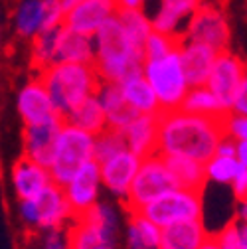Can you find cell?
Instances as JSON below:
<instances>
[{
	"label": "cell",
	"instance_id": "cell-2",
	"mask_svg": "<svg viewBox=\"0 0 247 249\" xmlns=\"http://www.w3.org/2000/svg\"><path fill=\"white\" fill-rule=\"evenodd\" d=\"M95 68L107 83H125L144 73V52L133 46L117 14L95 34Z\"/></svg>",
	"mask_w": 247,
	"mask_h": 249
},
{
	"label": "cell",
	"instance_id": "cell-16",
	"mask_svg": "<svg viewBox=\"0 0 247 249\" xmlns=\"http://www.w3.org/2000/svg\"><path fill=\"white\" fill-rule=\"evenodd\" d=\"M10 180H12V190H14L18 200L38 198L48 186L53 184L50 168L34 162L28 157H22L14 162L12 172H10Z\"/></svg>",
	"mask_w": 247,
	"mask_h": 249
},
{
	"label": "cell",
	"instance_id": "cell-39",
	"mask_svg": "<svg viewBox=\"0 0 247 249\" xmlns=\"http://www.w3.org/2000/svg\"><path fill=\"white\" fill-rule=\"evenodd\" d=\"M237 160H239L243 166H247V141L237 142Z\"/></svg>",
	"mask_w": 247,
	"mask_h": 249
},
{
	"label": "cell",
	"instance_id": "cell-22",
	"mask_svg": "<svg viewBox=\"0 0 247 249\" xmlns=\"http://www.w3.org/2000/svg\"><path fill=\"white\" fill-rule=\"evenodd\" d=\"M162 159L172 170V174L176 176L180 188L204 194V186L208 182V172L204 162L190 157H182V154H166Z\"/></svg>",
	"mask_w": 247,
	"mask_h": 249
},
{
	"label": "cell",
	"instance_id": "cell-35",
	"mask_svg": "<svg viewBox=\"0 0 247 249\" xmlns=\"http://www.w3.org/2000/svg\"><path fill=\"white\" fill-rule=\"evenodd\" d=\"M226 133L233 141H239V142L247 141V115H239L231 111L226 121Z\"/></svg>",
	"mask_w": 247,
	"mask_h": 249
},
{
	"label": "cell",
	"instance_id": "cell-4",
	"mask_svg": "<svg viewBox=\"0 0 247 249\" xmlns=\"http://www.w3.org/2000/svg\"><path fill=\"white\" fill-rule=\"evenodd\" d=\"M95 159V135L81 131L71 123H64L59 131L50 172L61 188L73 178V174L89 160Z\"/></svg>",
	"mask_w": 247,
	"mask_h": 249
},
{
	"label": "cell",
	"instance_id": "cell-13",
	"mask_svg": "<svg viewBox=\"0 0 247 249\" xmlns=\"http://www.w3.org/2000/svg\"><path fill=\"white\" fill-rule=\"evenodd\" d=\"M141 164H142V159L139 154H135L129 148L121 150L119 154H115V157L101 162L103 186L117 198L127 200V196L131 192V186H133V182L141 170Z\"/></svg>",
	"mask_w": 247,
	"mask_h": 249
},
{
	"label": "cell",
	"instance_id": "cell-10",
	"mask_svg": "<svg viewBox=\"0 0 247 249\" xmlns=\"http://www.w3.org/2000/svg\"><path fill=\"white\" fill-rule=\"evenodd\" d=\"M101 186H103L101 162L95 160V159L85 162L73 174V178L64 186L66 198H68V202L71 206V212L75 215V220L99 204Z\"/></svg>",
	"mask_w": 247,
	"mask_h": 249
},
{
	"label": "cell",
	"instance_id": "cell-26",
	"mask_svg": "<svg viewBox=\"0 0 247 249\" xmlns=\"http://www.w3.org/2000/svg\"><path fill=\"white\" fill-rule=\"evenodd\" d=\"M123 87V93H125V99L141 113V115H160V101L154 93L152 85L148 83V79L142 75L131 77L125 83H119Z\"/></svg>",
	"mask_w": 247,
	"mask_h": 249
},
{
	"label": "cell",
	"instance_id": "cell-41",
	"mask_svg": "<svg viewBox=\"0 0 247 249\" xmlns=\"http://www.w3.org/2000/svg\"><path fill=\"white\" fill-rule=\"evenodd\" d=\"M142 4V0H119V10L123 8H139Z\"/></svg>",
	"mask_w": 247,
	"mask_h": 249
},
{
	"label": "cell",
	"instance_id": "cell-3",
	"mask_svg": "<svg viewBox=\"0 0 247 249\" xmlns=\"http://www.w3.org/2000/svg\"><path fill=\"white\" fill-rule=\"evenodd\" d=\"M38 77L46 83L53 107L64 121L85 99L97 95L103 85L97 68L89 64H55Z\"/></svg>",
	"mask_w": 247,
	"mask_h": 249
},
{
	"label": "cell",
	"instance_id": "cell-21",
	"mask_svg": "<svg viewBox=\"0 0 247 249\" xmlns=\"http://www.w3.org/2000/svg\"><path fill=\"white\" fill-rule=\"evenodd\" d=\"M210 233L202 220L178 222L162 228V249H202Z\"/></svg>",
	"mask_w": 247,
	"mask_h": 249
},
{
	"label": "cell",
	"instance_id": "cell-32",
	"mask_svg": "<svg viewBox=\"0 0 247 249\" xmlns=\"http://www.w3.org/2000/svg\"><path fill=\"white\" fill-rule=\"evenodd\" d=\"M239 168H241V162L237 160V157H218V154L206 164L208 180L218 184H231Z\"/></svg>",
	"mask_w": 247,
	"mask_h": 249
},
{
	"label": "cell",
	"instance_id": "cell-27",
	"mask_svg": "<svg viewBox=\"0 0 247 249\" xmlns=\"http://www.w3.org/2000/svg\"><path fill=\"white\" fill-rule=\"evenodd\" d=\"M180 111L200 115V117H210V119H228L231 113L218 101V97L210 91L208 85L190 87L188 95L184 97V101L180 105Z\"/></svg>",
	"mask_w": 247,
	"mask_h": 249
},
{
	"label": "cell",
	"instance_id": "cell-42",
	"mask_svg": "<svg viewBox=\"0 0 247 249\" xmlns=\"http://www.w3.org/2000/svg\"><path fill=\"white\" fill-rule=\"evenodd\" d=\"M160 249H162V247H160Z\"/></svg>",
	"mask_w": 247,
	"mask_h": 249
},
{
	"label": "cell",
	"instance_id": "cell-12",
	"mask_svg": "<svg viewBox=\"0 0 247 249\" xmlns=\"http://www.w3.org/2000/svg\"><path fill=\"white\" fill-rule=\"evenodd\" d=\"M64 117H53L46 123L38 124H24L22 133V146H24V157L32 159L34 162L48 166L52 164L55 142L59 137V131L64 127Z\"/></svg>",
	"mask_w": 247,
	"mask_h": 249
},
{
	"label": "cell",
	"instance_id": "cell-36",
	"mask_svg": "<svg viewBox=\"0 0 247 249\" xmlns=\"http://www.w3.org/2000/svg\"><path fill=\"white\" fill-rule=\"evenodd\" d=\"M125 243H127V249H148V245L144 243L141 231L137 230V226L127 220V235H125Z\"/></svg>",
	"mask_w": 247,
	"mask_h": 249
},
{
	"label": "cell",
	"instance_id": "cell-11",
	"mask_svg": "<svg viewBox=\"0 0 247 249\" xmlns=\"http://www.w3.org/2000/svg\"><path fill=\"white\" fill-rule=\"evenodd\" d=\"M245 77H247L245 61L237 55L224 53V55H218V59H215L213 70L208 79V87L226 109L233 111L237 91Z\"/></svg>",
	"mask_w": 247,
	"mask_h": 249
},
{
	"label": "cell",
	"instance_id": "cell-20",
	"mask_svg": "<svg viewBox=\"0 0 247 249\" xmlns=\"http://www.w3.org/2000/svg\"><path fill=\"white\" fill-rule=\"evenodd\" d=\"M97 95L101 99V105L105 109L107 123H109L111 129H117V131L125 133V129L141 115L125 99V93H123V87L119 83H107V81H103V85H101Z\"/></svg>",
	"mask_w": 247,
	"mask_h": 249
},
{
	"label": "cell",
	"instance_id": "cell-24",
	"mask_svg": "<svg viewBox=\"0 0 247 249\" xmlns=\"http://www.w3.org/2000/svg\"><path fill=\"white\" fill-rule=\"evenodd\" d=\"M160 10L154 16L152 28L157 32L162 34H172V36H184L182 32H178V26L182 18H192L194 12L200 8L202 0H160ZM186 38V36H184Z\"/></svg>",
	"mask_w": 247,
	"mask_h": 249
},
{
	"label": "cell",
	"instance_id": "cell-6",
	"mask_svg": "<svg viewBox=\"0 0 247 249\" xmlns=\"http://www.w3.org/2000/svg\"><path fill=\"white\" fill-rule=\"evenodd\" d=\"M119 217L111 204L99 202L71 224V249H115Z\"/></svg>",
	"mask_w": 247,
	"mask_h": 249
},
{
	"label": "cell",
	"instance_id": "cell-19",
	"mask_svg": "<svg viewBox=\"0 0 247 249\" xmlns=\"http://www.w3.org/2000/svg\"><path fill=\"white\" fill-rule=\"evenodd\" d=\"M159 127L160 115H139L125 129L127 148L139 154L141 159H148L159 152Z\"/></svg>",
	"mask_w": 247,
	"mask_h": 249
},
{
	"label": "cell",
	"instance_id": "cell-14",
	"mask_svg": "<svg viewBox=\"0 0 247 249\" xmlns=\"http://www.w3.org/2000/svg\"><path fill=\"white\" fill-rule=\"evenodd\" d=\"M119 12V0H79V4L66 14L64 26L83 36H95L99 28Z\"/></svg>",
	"mask_w": 247,
	"mask_h": 249
},
{
	"label": "cell",
	"instance_id": "cell-29",
	"mask_svg": "<svg viewBox=\"0 0 247 249\" xmlns=\"http://www.w3.org/2000/svg\"><path fill=\"white\" fill-rule=\"evenodd\" d=\"M61 32H64V26H57L52 30H44L32 40V68L38 75L57 64V46Z\"/></svg>",
	"mask_w": 247,
	"mask_h": 249
},
{
	"label": "cell",
	"instance_id": "cell-18",
	"mask_svg": "<svg viewBox=\"0 0 247 249\" xmlns=\"http://www.w3.org/2000/svg\"><path fill=\"white\" fill-rule=\"evenodd\" d=\"M215 59H218V53H215L210 46L198 44V42H188V40L184 42L182 70H184V75H186L190 87L208 85V79H210V73L213 70Z\"/></svg>",
	"mask_w": 247,
	"mask_h": 249
},
{
	"label": "cell",
	"instance_id": "cell-15",
	"mask_svg": "<svg viewBox=\"0 0 247 249\" xmlns=\"http://www.w3.org/2000/svg\"><path fill=\"white\" fill-rule=\"evenodd\" d=\"M16 107L24 124H38L57 117V111L50 97V91L38 75L18 91Z\"/></svg>",
	"mask_w": 247,
	"mask_h": 249
},
{
	"label": "cell",
	"instance_id": "cell-8",
	"mask_svg": "<svg viewBox=\"0 0 247 249\" xmlns=\"http://www.w3.org/2000/svg\"><path fill=\"white\" fill-rule=\"evenodd\" d=\"M137 212H141L159 228H166V226L188 222V220H202V192L178 188L174 192H168L157 198L154 202L146 204Z\"/></svg>",
	"mask_w": 247,
	"mask_h": 249
},
{
	"label": "cell",
	"instance_id": "cell-40",
	"mask_svg": "<svg viewBox=\"0 0 247 249\" xmlns=\"http://www.w3.org/2000/svg\"><path fill=\"white\" fill-rule=\"evenodd\" d=\"M235 217H237V220H241V222H247V198L245 200H239Z\"/></svg>",
	"mask_w": 247,
	"mask_h": 249
},
{
	"label": "cell",
	"instance_id": "cell-23",
	"mask_svg": "<svg viewBox=\"0 0 247 249\" xmlns=\"http://www.w3.org/2000/svg\"><path fill=\"white\" fill-rule=\"evenodd\" d=\"M95 46L91 44V36L71 32L64 26V32L57 46V64H89L95 66Z\"/></svg>",
	"mask_w": 247,
	"mask_h": 249
},
{
	"label": "cell",
	"instance_id": "cell-5",
	"mask_svg": "<svg viewBox=\"0 0 247 249\" xmlns=\"http://www.w3.org/2000/svg\"><path fill=\"white\" fill-rule=\"evenodd\" d=\"M182 48L168 53L166 57L150 59L144 64V77L157 93L162 113L180 109L184 97L190 91L188 79L182 70Z\"/></svg>",
	"mask_w": 247,
	"mask_h": 249
},
{
	"label": "cell",
	"instance_id": "cell-34",
	"mask_svg": "<svg viewBox=\"0 0 247 249\" xmlns=\"http://www.w3.org/2000/svg\"><path fill=\"white\" fill-rule=\"evenodd\" d=\"M18 217L28 231H40V208L34 198L18 202Z\"/></svg>",
	"mask_w": 247,
	"mask_h": 249
},
{
	"label": "cell",
	"instance_id": "cell-37",
	"mask_svg": "<svg viewBox=\"0 0 247 249\" xmlns=\"http://www.w3.org/2000/svg\"><path fill=\"white\" fill-rule=\"evenodd\" d=\"M231 188H233V196L237 198V202L247 198V166L241 164L235 180L231 182Z\"/></svg>",
	"mask_w": 247,
	"mask_h": 249
},
{
	"label": "cell",
	"instance_id": "cell-28",
	"mask_svg": "<svg viewBox=\"0 0 247 249\" xmlns=\"http://www.w3.org/2000/svg\"><path fill=\"white\" fill-rule=\"evenodd\" d=\"M44 18L46 0H20L14 16L16 34L26 40H34L44 30Z\"/></svg>",
	"mask_w": 247,
	"mask_h": 249
},
{
	"label": "cell",
	"instance_id": "cell-7",
	"mask_svg": "<svg viewBox=\"0 0 247 249\" xmlns=\"http://www.w3.org/2000/svg\"><path fill=\"white\" fill-rule=\"evenodd\" d=\"M178 188H180V184L176 176L172 174V170L168 168V164L164 162V159L160 154H152L148 159H142L141 170L131 186L127 200L123 202V208H125V212L141 210L146 204L154 202L157 198L168 192H174Z\"/></svg>",
	"mask_w": 247,
	"mask_h": 249
},
{
	"label": "cell",
	"instance_id": "cell-30",
	"mask_svg": "<svg viewBox=\"0 0 247 249\" xmlns=\"http://www.w3.org/2000/svg\"><path fill=\"white\" fill-rule=\"evenodd\" d=\"M123 28H125L127 36L131 38L133 46L142 50L144 52V46H146V40L148 36L152 34V26L150 22L146 20V16L139 10V8H123L117 12Z\"/></svg>",
	"mask_w": 247,
	"mask_h": 249
},
{
	"label": "cell",
	"instance_id": "cell-25",
	"mask_svg": "<svg viewBox=\"0 0 247 249\" xmlns=\"http://www.w3.org/2000/svg\"><path fill=\"white\" fill-rule=\"evenodd\" d=\"M66 123H71V124H75V127H79L81 131H87V133L95 135V137L101 135L105 129H109L107 115H105V109L101 105L99 95H91L79 107H75L66 117Z\"/></svg>",
	"mask_w": 247,
	"mask_h": 249
},
{
	"label": "cell",
	"instance_id": "cell-33",
	"mask_svg": "<svg viewBox=\"0 0 247 249\" xmlns=\"http://www.w3.org/2000/svg\"><path fill=\"white\" fill-rule=\"evenodd\" d=\"M40 249H71V226L46 230L40 237Z\"/></svg>",
	"mask_w": 247,
	"mask_h": 249
},
{
	"label": "cell",
	"instance_id": "cell-31",
	"mask_svg": "<svg viewBox=\"0 0 247 249\" xmlns=\"http://www.w3.org/2000/svg\"><path fill=\"white\" fill-rule=\"evenodd\" d=\"M127 148V139L123 131L117 129H105L101 135L95 137V160L105 162L107 159L115 157L121 150Z\"/></svg>",
	"mask_w": 247,
	"mask_h": 249
},
{
	"label": "cell",
	"instance_id": "cell-38",
	"mask_svg": "<svg viewBox=\"0 0 247 249\" xmlns=\"http://www.w3.org/2000/svg\"><path fill=\"white\" fill-rule=\"evenodd\" d=\"M233 113L247 115V77L243 79V83L237 91V97H235V103H233Z\"/></svg>",
	"mask_w": 247,
	"mask_h": 249
},
{
	"label": "cell",
	"instance_id": "cell-1",
	"mask_svg": "<svg viewBox=\"0 0 247 249\" xmlns=\"http://www.w3.org/2000/svg\"><path fill=\"white\" fill-rule=\"evenodd\" d=\"M226 121L228 119H210L184 113L180 109L160 113L157 154L160 157L182 154L208 164L215 157L220 142L228 137Z\"/></svg>",
	"mask_w": 247,
	"mask_h": 249
},
{
	"label": "cell",
	"instance_id": "cell-17",
	"mask_svg": "<svg viewBox=\"0 0 247 249\" xmlns=\"http://www.w3.org/2000/svg\"><path fill=\"white\" fill-rule=\"evenodd\" d=\"M40 208V231L55 230V228H68L75 222V215L71 212V206L66 198V192L59 184H52L34 198Z\"/></svg>",
	"mask_w": 247,
	"mask_h": 249
},
{
	"label": "cell",
	"instance_id": "cell-9",
	"mask_svg": "<svg viewBox=\"0 0 247 249\" xmlns=\"http://www.w3.org/2000/svg\"><path fill=\"white\" fill-rule=\"evenodd\" d=\"M186 40L210 46L218 55L229 53V26L220 8L200 4L186 28Z\"/></svg>",
	"mask_w": 247,
	"mask_h": 249
}]
</instances>
